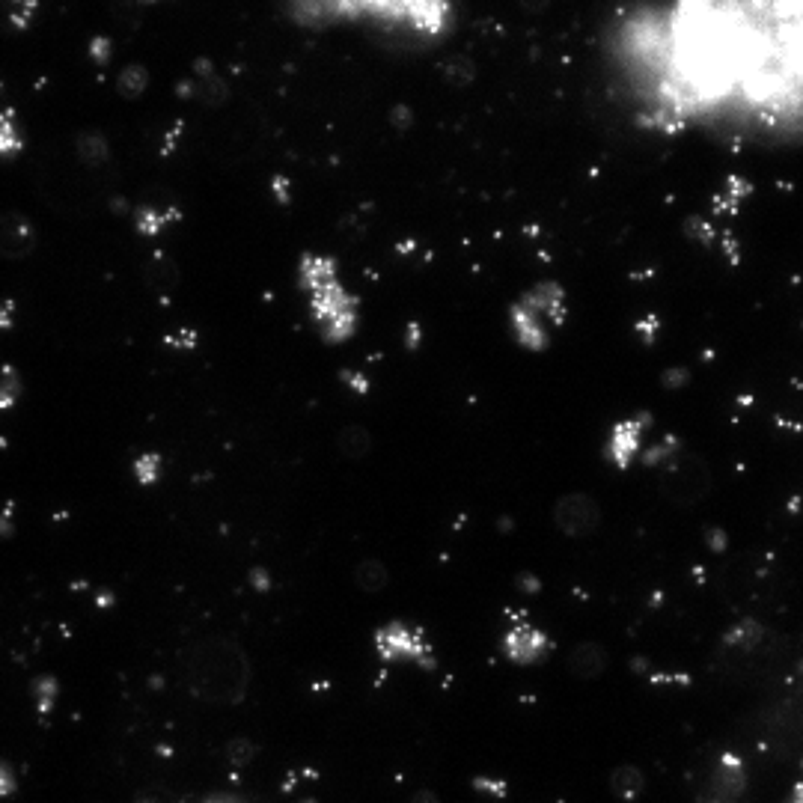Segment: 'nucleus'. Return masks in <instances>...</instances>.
Wrapping results in <instances>:
<instances>
[{
    "instance_id": "nucleus-1",
    "label": "nucleus",
    "mask_w": 803,
    "mask_h": 803,
    "mask_svg": "<svg viewBox=\"0 0 803 803\" xmlns=\"http://www.w3.org/2000/svg\"><path fill=\"white\" fill-rule=\"evenodd\" d=\"M595 54L643 137L803 146V0H619Z\"/></svg>"
},
{
    "instance_id": "nucleus-2",
    "label": "nucleus",
    "mask_w": 803,
    "mask_h": 803,
    "mask_svg": "<svg viewBox=\"0 0 803 803\" xmlns=\"http://www.w3.org/2000/svg\"><path fill=\"white\" fill-rule=\"evenodd\" d=\"M283 18L313 36H354L402 51L456 39L461 0H277Z\"/></svg>"
},
{
    "instance_id": "nucleus-3",
    "label": "nucleus",
    "mask_w": 803,
    "mask_h": 803,
    "mask_svg": "<svg viewBox=\"0 0 803 803\" xmlns=\"http://www.w3.org/2000/svg\"><path fill=\"white\" fill-rule=\"evenodd\" d=\"M179 676L188 693L206 705H235L247 696L253 667L232 637H200L179 655Z\"/></svg>"
},
{
    "instance_id": "nucleus-4",
    "label": "nucleus",
    "mask_w": 803,
    "mask_h": 803,
    "mask_svg": "<svg viewBox=\"0 0 803 803\" xmlns=\"http://www.w3.org/2000/svg\"><path fill=\"white\" fill-rule=\"evenodd\" d=\"M298 286L313 328L328 345L348 343L360 328V301L348 289L337 259L307 253L298 265Z\"/></svg>"
},
{
    "instance_id": "nucleus-5",
    "label": "nucleus",
    "mask_w": 803,
    "mask_h": 803,
    "mask_svg": "<svg viewBox=\"0 0 803 803\" xmlns=\"http://www.w3.org/2000/svg\"><path fill=\"white\" fill-rule=\"evenodd\" d=\"M569 319V298L560 283H539L527 289L506 316L512 340L524 351H545Z\"/></svg>"
},
{
    "instance_id": "nucleus-6",
    "label": "nucleus",
    "mask_w": 803,
    "mask_h": 803,
    "mask_svg": "<svg viewBox=\"0 0 803 803\" xmlns=\"http://www.w3.org/2000/svg\"><path fill=\"white\" fill-rule=\"evenodd\" d=\"M372 646H375V655L384 664H411V667H420V670H432L435 667L432 640L414 622H402V619L384 622L375 631Z\"/></svg>"
},
{
    "instance_id": "nucleus-7",
    "label": "nucleus",
    "mask_w": 803,
    "mask_h": 803,
    "mask_svg": "<svg viewBox=\"0 0 803 803\" xmlns=\"http://www.w3.org/2000/svg\"><path fill=\"white\" fill-rule=\"evenodd\" d=\"M500 649H503L506 661L518 664V667H533V664H539V661L548 658V652L554 649V643H551V637H548L545 628H539L533 622H512L503 631Z\"/></svg>"
},
{
    "instance_id": "nucleus-8",
    "label": "nucleus",
    "mask_w": 803,
    "mask_h": 803,
    "mask_svg": "<svg viewBox=\"0 0 803 803\" xmlns=\"http://www.w3.org/2000/svg\"><path fill=\"white\" fill-rule=\"evenodd\" d=\"M646 438H649V417L637 414V417H628L622 420L610 438H607V461L613 467H631L637 459L646 456Z\"/></svg>"
},
{
    "instance_id": "nucleus-9",
    "label": "nucleus",
    "mask_w": 803,
    "mask_h": 803,
    "mask_svg": "<svg viewBox=\"0 0 803 803\" xmlns=\"http://www.w3.org/2000/svg\"><path fill=\"white\" fill-rule=\"evenodd\" d=\"M554 524H557L560 533H566L572 539H583V536L598 530L601 506L589 494H566L554 506Z\"/></svg>"
},
{
    "instance_id": "nucleus-10",
    "label": "nucleus",
    "mask_w": 803,
    "mask_h": 803,
    "mask_svg": "<svg viewBox=\"0 0 803 803\" xmlns=\"http://www.w3.org/2000/svg\"><path fill=\"white\" fill-rule=\"evenodd\" d=\"M664 494L676 503H688V500H696L699 491L705 488V473L699 470L696 461H682L679 456L673 461H667L664 467Z\"/></svg>"
},
{
    "instance_id": "nucleus-11",
    "label": "nucleus",
    "mask_w": 803,
    "mask_h": 803,
    "mask_svg": "<svg viewBox=\"0 0 803 803\" xmlns=\"http://www.w3.org/2000/svg\"><path fill=\"white\" fill-rule=\"evenodd\" d=\"M604 664H607L604 649L595 646V643H583V646H577L572 652V658H569L572 673L574 676H580V679H592V676H598V673L604 670Z\"/></svg>"
},
{
    "instance_id": "nucleus-12",
    "label": "nucleus",
    "mask_w": 803,
    "mask_h": 803,
    "mask_svg": "<svg viewBox=\"0 0 803 803\" xmlns=\"http://www.w3.org/2000/svg\"><path fill=\"white\" fill-rule=\"evenodd\" d=\"M610 789H613L616 798H622V801H634V798L646 789V777H643L640 768H634V765H622V768L613 771V777H610Z\"/></svg>"
},
{
    "instance_id": "nucleus-13",
    "label": "nucleus",
    "mask_w": 803,
    "mask_h": 803,
    "mask_svg": "<svg viewBox=\"0 0 803 803\" xmlns=\"http://www.w3.org/2000/svg\"><path fill=\"white\" fill-rule=\"evenodd\" d=\"M57 699H60V682L54 676H39L33 682V702H36L39 714H51Z\"/></svg>"
},
{
    "instance_id": "nucleus-14",
    "label": "nucleus",
    "mask_w": 803,
    "mask_h": 803,
    "mask_svg": "<svg viewBox=\"0 0 803 803\" xmlns=\"http://www.w3.org/2000/svg\"><path fill=\"white\" fill-rule=\"evenodd\" d=\"M369 447H372V438H369L366 429L351 426V429H345L343 435H340V450H343V456H348V459H363L369 453Z\"/></svg>"
},
{
    "instance_id": "nucleus-15",
    "label": "nucleus",
    "mask_w": 803,
    "mask_h": 803,
    "mask_svg": "<svg viewBox=\"0 0 803 803\" xmlns=\"http://www.w3.org/2000/svg\"><path fill=\"white\" fill-rule=\"evenodd\" d=\"M354 580H357V586H360L363 592H378V589L387 583V569H384L378 560H366V563L357 566Z\"/></svg>"
},
{
    "instance_id": "nucleus-16",
    "label": "nucleus",
    "mask_w": 803,
    "mask_h": 803,
    "mask_svg": "<svg viewBox=\"0 0 803 803\" xmlns=\"http://www.w3.org/2000/svg\"><path fill=\"white\" fill-rule=\"evenodd\" d=\"M161 456H155V453H146V456H140L137 459V464H134V476H137V482H143V485H152V482H158V476H161Z\"/></svg>"
},
{
    "instance_id": "nucleus-17",
    "label": "nucleus",
    "mask_w": 803,
    "mask_h": 803,
    "mask_svg": "<svg viewBox=\"0 0 803 803\" xmlns=\"http://www.w3.org/2000/svg\"><path fill=\"white\" fill-rule=\"evenodd\" d=\"M15 789H18V774L6 762H0V801H6Z\"/></svg>"
},
{
    "instance_id": "nucleus-18",
    "label": "nucleus",
    "mask_w": 803,
    "mask_h": 803,
    "mask_svg": "<svg viewBox=\"0 0 803 803\" xmlns=\"http://www.w3.org/2000/svg\"><path fill=\"white\" fill-rule=\"evenodd\" d=\"M696 803H744V798H729V795H717L711 789H702Z\"/></svg>"
},
{
    "instance_id": "nucleus-19",
    "label": "nucleus",
    "mask_w": 803,
    "mask_h": 803,
    "mask_svg": "<svg viewBox=\"0 0 803 803\" xmlns=\"http://www.w3.org/2000/svg\"><path fill=\"white\" fill-rule=\"evenodd\" d=\"M414 803H435V795H432V792H423V795H420V798H417Z\"/></svg>"
},
{
    "instance_id": "nucleus-20",
    "label": "nucleus",
    "mask_w": 803,
    "mask_h": 803,
    "mask_svg": "<svg viewBox=\"0 0 803 803\" xmlns=\"http://www.w3.org/2000/svg\"><path fill=\"white\" fill-rule=\"evenodd\" d=\"M206 803H235V801H206Z\"/></svg>"
}]
</instances>
